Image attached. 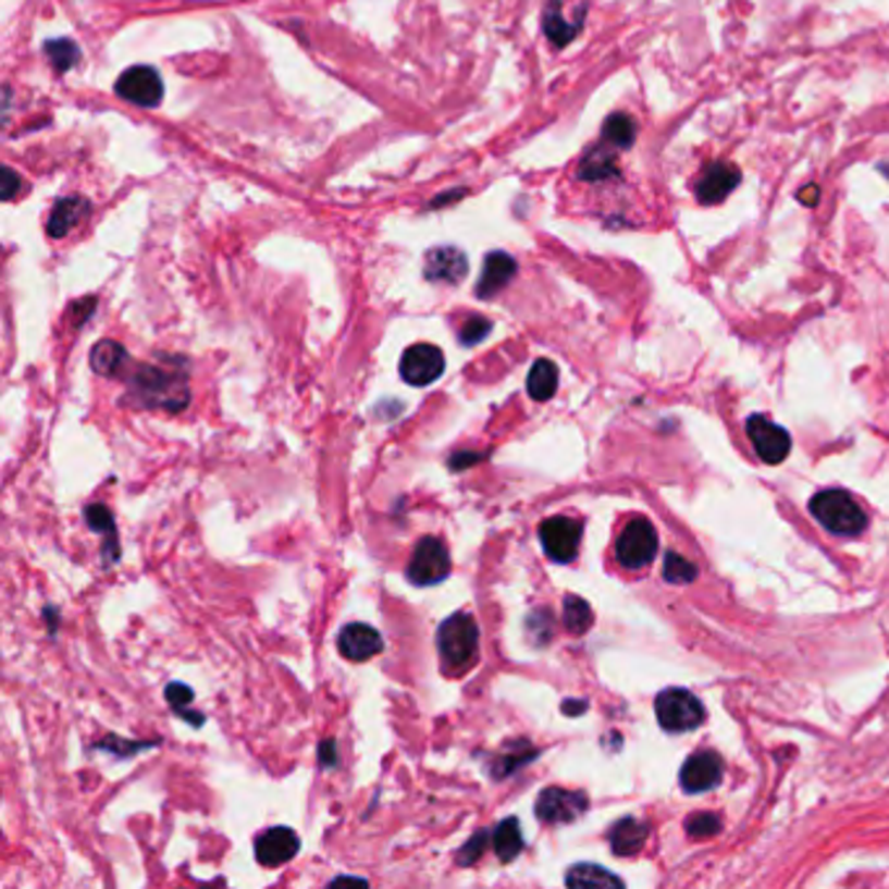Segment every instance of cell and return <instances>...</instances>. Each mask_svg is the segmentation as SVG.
I'll use <instances>...</instances> for the list:
<instances>
[{
    "instance_id": "1",
    "label": "cell",
    "mask_w": 889,
    "mask_h": 889,
    "mask_svg": "<svg viewBox=\"0 0 889 889\" xmlns=\"http://www.w3.org/2000/svg\"><path fill=\"white\" fill-rule=\"evenodd\" d=\"M478 623L476 618L467 614H454L441 623L436 631V644L441 652V660L449 670H465L467 665L476 660L478 652Z\"/></svg>"
},
{
    "instance_id": "2",
    "label": "cell",
    "mask_w": 889,
    "mask_h": 889,
    "mask_svg": "<svg viewBox=\"0 0 889 889\" xmlns=\"http://www.w3.org/2000/svg\"><path fill=\"white\" fill-rule=\"evenodd\" d=\"M816 522L835 535H859L866 527V514L845 491H819L808 504Z\"/></svg>"
},
{
    "instance_id": "3",
    "label": "cell",
    "mask_w": 889,
    "mask_h": 889,
    "mask_svg": "<svg viewBox=\"0 0 889 889\" xmlns=\"http://www.w3.org/2000/svg\"><path fill=\"white\" fill-rule=\"evenodd\" d=\"M657 723L670 733H687L704 723V704L687 689H665L655 700Z\"/></svg>"
},
{
    "instance_id": "4",
    "label": "cell",
    "mask_w": 889,
    "mask_h": 889,
    "mask_svg": "<svg viewBox=\"0 0 889 889\" xmlns=\"http://www.w3.org/2000/svg\"><path fill=\"white\" fill-rule=\"evenodd\" d=\"M134 392L141 397L144 405L170 407V410H181L190 399V392L183 376L173 379V373L160 371V368H141L134 379Z\"/></svg>"
},
{
    "instance_id": "5",
    "label": "cell",
    "mask_w": 889,
    "mask_h": 889,
    "mask_svg": "<svg viewBox=\"0 0 889 889\" xmlns=\"http://www.w3.org/2000/svg\"><path fill=\"white\" fill-rule=\"evenodd\" d=\"M452 571V558L446 551V543L441 538L428 535L415 545L410 564H407V577L418 588H433L444 582Z\"/></svg>"
},
{
    "instance_id": "6",
    "label": "cell",
    "mask_w": 889,
    "mask_h": 889,
    "mask_svg": "<svg viewBox=\"0 0 889 889\" xmlns=\"http://www.w3.org/2000/svg\"><path fill=\"white\" fill-rule=\"evenodd\" d=\"M657 556V532L650 519L637 517L616 540V558L627 569H642Z\"/></svg>"
},
{
    "instance_id": "7",
    "label": "cell",
    "mask_w": 889,
    "mask_h": 889,
    "mask_svg": "<svg viewBox=\"0 0 889 889\" xmlns=\"http://www.w3.org/2000/svg\"><path fill=\"white\" fill-rule=\"evenodd\" d=\"M540 543L548 553L551 561L569 564L575 561L582 543V524L571 517H551L540 524Z\"/></svg>"
},
{
    "instance_id": "8",
    "label": "cell",
    "mask_w": 889,
    "mask_h": 889,
    "mask_svg": "<svg viewBox=\"0 0 889 889\" xmlns=\"http://www.w3.org/2000/svg\"><path fill=\"white\" fill-rule=\"evenodd\" d=\"M584 812H588V795L582 790L545 788L535 803L538 819L545 825H569Z\"/></svg>"
},
{
    "instance_id": "9",
    "label": "cell",
    "mask_w": 889,
    "mask_h": 889,
    "mask_svg": "<svg viewBox=\"0 0 889 889\" xmlns=\"http://www.w3.org/2000/svg\"><path fill=\"white\" fill-rule=\"evenodd\" d=\"M741 183V170L733 162H709L704 164L694 181V196L704 207L726 201Z\"/></svg>"
},
{
    "instance_id": "10",
    "label": "cell",
    "mask_w": 889,
    "mask_h": 889,
    "mask_svg": "<svg viewBox=\"0 0 889 889\" xmlns=\"http://www.w3.org/2000/svg\"><path fill=\"white\" fill-rule=\"evenodd\" d=\"M118 97L138 104V108H157L164 97L162 78L151 65H134L115 82Z\"/></svg>"
},
{
    "instance_id": "11",
    "label": "cell",
    "mask_w": 889,
    "mask_h": 889,
    "mask_svg": "<svg viewBox=\"0 0 889 889\" xmlns=\"http://www.w3.org/2000/svg\"><path fill=\"white\" fill-rule=\"evenodd\" d=\"M399 373L412 386L433 384L444 373V353L436 345H428V342L407 347L405 355H402Z\"/></svg>"
},
{
    "instance_id": "12",
    "label": "cell",
    "mask_w": 889,
    "mask_h": 889,
    "mask_svg": "<svg viewBox=\"0 0 889 889\" xmlns=\"http://www.w3.org/2000/svg\"><path fill=\"white\" fill-rule=\"evenodd\" d=\"M749 439H752L756 454H760L762 462L767 465H780L782 459L788 457L790 452V433L782 425L773 423V420L762 418V415H754L746 423Z\"/></svg>"
},
{
    "instance_id": "13",
    "label": "cell",
    "mask_w": 889,
    "mask_h": 889,
    "mask_svg": "<svg viewBox=\"0 0 889 889\" xmlns=\"http://www.w3.org/2000/svg\"><path fill=\"white\" fill-rule=\"evenodd\" d=\"M300 838L289 827H272L256 840V861L261 866H282L298 855Z\"/></svg>"
},
{
    "instance_id": "14",
    "label": "cell",
    "mask_w": 889,
    "mask_h": 889,
    "mask_svg": "<svg viewBox=\"0 0 889 889\" xmlns=\"http://www.w3.org/2000/svg\"><path fill=\"white\" fill-rule=\"evenodd\" d=\"M723 780V760L715 752L691 754L681 769V786L687 793H704Z\"/></svg>"
},
{
    "instance_id": "15",
    "label": "cell",
    "mask_w": 889,
    "mask_h": 889,
    "mask_svg": "<svg viewBox=\"0 0 889 889\" xmlns=\"http://www.w3.org/2000/svg\"><path fill=\"white\" fill-rule=\"evenodd\" d=\"M381 650H384V639L368 623H347L339 631V652L347 660L366 663L371 657H376Z\"/></svg>"
},
{
    "instance_id": "16",
    "label": "cell",
    "mask_w": 889,
    "mask_h": 889,
    "mask_svg": "<svg viewBox=\"0 0 889 889\" xmlns=\"http://www.w3.org/2000/svg\"><path fill=\"white\" fill-rule=\"evenodd\" d=\"M467 274V256L454 246H441L425 256V276L431 282H459Z\"/></svg>"
},
{
    "instance_id": "17",
    "label": "cell",
    "mask_w": 889,
    "mask_h": 889,
    "mask_svg": "<svg viewBox=\"0 0 889 889\" xmlns=\"http://www.w3.org/2000/svg\"><path fill=\"white\" fill-rule=\"evenodd\" d=\"M517 274V261L511 259L509 254L504 251H493L489 254L483 267V276H480L476 293L478 298H493L498 289H504L511 282V276Z\"/></svg>"
},
{
    "instance_id": "18",
    "label": "cell",
    "mask_w": 889,
    "mask_h": 889,
    "mask_svg": "<svg viewBox=\"0 0 889 889\" xmlns=\"http://www.w3.org/2000/svg\"><path fill=\"white\" fill-rule=\"evenodd\" d=\"M582 18H584V11L575 18H566L561 0H548V5H545V13H543V29L556 48H564V45H569L571 39L579 35V29H582Z\"/></svg>"
},
{
    "instance_id": "19",
    "label": "cell",
    "mask_w": 889,
    "mask_h": 889,
    "mask_svg": "<svg viewBox=\"0 0 889 889\" xmlns=\"http://www.w3.org/2000/svg\"><path fill=\"white\" fill-rule=\"evenodd\" d=\"M647 835H650V829H647V825H644V822L631 819V816H627V819H618L616 825L610 827L608 840H610V848H614L616 855H621V859H629V855H637L639 851H642L644 842H647Z\"/></svg>"
},
{
    "instance_id": "20",
    "label": "cell",
    "mask_w": 889,
    "mask_h": 889,
    "mask_svg": "<svg viewBox=\"0 0 889 889\" xmlns=\"http://www.w3.org/2000/svg\"><path fill=\"white\" fill-rule=\"evenodd\" d=\"M618 175V160H616V149L608 147L603 141V147L590 149L584 155V160L579 162V177L590 183H601L608 181V177Z\"/></svg>"
},
{
    "instance_id": "21",
    "label": "cell",
    "mask_w": 889,
    "mask_h": 889,
    "mask_svg": "<svg viewBox=\"0 0 889 889\" xmlns=\"http://www.w3.org/2000/svg\"><path fill=\"white\" fill-rule=\"evenodd\" d=\"M491 842L502 864H509V861L517 859L524 848V838H522V829H519V822L514 819V816H509V819H504L502 825H496V829L491 832Z\"/></svg>"
},
{
    "instance_id": "22",
    "label": "cell",
    "mask_w": 889,
    "mask_h": 889,
    "mask_svg": "<svg viewBox=\"0 0 889 889\" xmlns=\"http://www.w3.org/2000/svg\"><path fill=\"white\" fill-rule=\"evenodd\" d=\"M566 885L577 889H601V887H623V881L616 874L605 872L603 866L595 864H577L566 874Z\"/></svg>"
},
{
    "instance_id": "23",
    "label": "cell",
    "mask_w": 889,
    "mask_h": 889,
    "mask_svg": "<svg viewBox=\"0 0 889 889\" xmlns=\"http://www.w3.org/2000/svg\"><path fill=\"white\" fill-rule=\"evenodd\" d=\"M556 386H558L556 363H551V360H538V363L532 366L530 376H527V392H530V397L535 402L551 399L553 394H556Z\"/></svg>"
},
{
    "instance_id": "24",
    "label": "cell",
    "mask_w": 889,
    "mask_h": 889,
    "mask_svg": "<svg viewBox=\"0 0 889 889\" xmlns=\"http://www.w3.org/2000/svg\"><path fill=\"white\" fill-rule=\"evenodd\" d=\"M126 360H128L126 350L113 339L97 342L95 350H91V368H95L97 373H102V376H118V371L126 366Z\"/></svg>"
},
{
    "instance_id": "25",
    "label": "cell",
    "mask_w": 889,
    "mask_h": 889,
    "mask_svg": "<svg viewBox=\"0 0 889 889\" xmlns=\"http://www.w3.org/2000/svg\"><path fill=\"white\" fill-rule=\"evenodd\" d=\"M84 209H87V201H82V199L58 201L55 209H52V214H50L48 233L52 235V238H61V235L69 233V230L74 227L78 220H82Z\"/></svg>"
},
{
    "instance_id": "26",
    "label": "cell",
    "mask_w": 889,
    "mask_h": 889,
    "mask_svg": "<svg viewBox=\"0 0 889 889\" xmlns=\"http://www.w3.org/2000/svg\"><path fill=\"white\" fill-rule=\"evenodd\" d=\"M637 138V121L627 113H614L603 126V141L614 149H629Z\"/></svg>"
},
{
    "instance_id": "27",
    "label": "cell",
    "mask_w": 889,
    "mask_h": 889,
    "mask_svg": "<svg viewBox=\"0 0 889 889\" xmlns=\"http://www.w3.org/2000/svg\"><path fill=\"white\" fill-rule=\"evenodd\" d=\"M87 524H89L95 532H102V535H108V548H102V553H104V556H108V561H115V558H118L115 519H113V514H110L108 506L91 504L89 509H87Z\"/></svg>"
},
{
    "instance_id": "28",
    "label": "cell",
    "mask_w": 889,
    "mask_h": 889,
    "mask_svg": "<svg viewBox=\"0 0 889 889\" xmlns=\"http://www.w3.org/2000/svg\"><path fill=\"white\" fill-rule=\"evenodd\" d=\"M564 627L571 631V634H584L592 627V608L582 597L569 595L564 601Z\"/></svg>"
},
{
    "instance_id": "29",
    "label": "cell",
    "mask_w": 889,
    "mask_h": 889,
    "mask_svg": "<svg viewBox=\"0 0 889 889\" xmlns=\"http://www.w3.org/2000/svg\"><path fill=\"white\" fill-rule=\"evenodd\" d=\"M164 696H168L170 707L175 709L177 715L183 717V720H190V726L199 728L203 723V715L201 713H190V700H194V691L188 687H183V683H170L168 689H164Z\"/></svg>"
},
{
    "instance_id": "30",
    "label": "cell",
    "mask_w": 889,
    "mask_h": 889,
    "mask_svg": "<svg viewBox=\"0 0 889 889\" xmlns=\"http://www.w3.org/2000/svg\"><path fill=\"white\" fill-rule=\"evenodd\" d=\"M663 577L668 579L670 584H689L696 579V566L687 561L683 556H678V553L670 551L668 556H665V564H663Z\"/></svg>"
},
{
    "instance_id": "31",
    "label": "cell",
    "mask_w": 889,
    "mask_h": 889,
    "mask_svg": "<svg viewBox=\"0 0 889 889\" xmlns=\"http://www.w3.org/2000/svg\"><path fill=\"white\" fill-rule=\"evenodd\" d=\"M45 52L58 71H71L78 61V48L71 39H52Z\"/></svg>"
},
{
    "instance_id": "32",
    "label": "cell",
    "mask_w": 889,
    "mask_h": 889,
    "mask_svg": "<svg viewBox=\"0 0 889 889\" xmlns=\"http://www.w3.org/2000/svg\"><path fill=\"white\" fill-rule=\"evenodd\" d=\"M720 816L717 814H691L687 819V832L691 838H713V835L720 832Z\"/></svg>"
},
{
    "instance_id": "33",
    "label": "cell",
    "mask_w": 889,
    "mask_h": 889,
    "mask_svg": "<svg viewBox=\"0 0 889 889\" xmlns=\"http://www.w3.org/2000/svg\"><path fill=\"white\" fill-rule=\"evenodd\" d=\"M489 334H491V321L483 319V316H470V319L462 324V329H459V342H462L465 347H472V345H478V342H483Z\"/></svg>"
},
{
    "instance_id": "34",
    "label": "cell",
    "mask_w": 889,
    "mask_h": 889,
    "mask_svg": "<svg viewBox=\"0 0 889 889\" xmlns=\"http://www.w3.org/2000/svg\"><path fill=\"white\" fill-rule=\"evenodd\" d=\"M491 840V832H478L472 835L470 840H467V845L459 851V864L462 866H472L480 855L485 853V842Z\"/></svg>"
},
{
    "instance_id": "35",
    "label": "cell",
    "mask_w": 889,
    "mask_h": 889,
    "mask_svg": "<svg viewBox=\"0 0 889 889\" xmlns=\"http://www.w3.org/2000/svg\"><path fill=\"white\" fill-rule=\"evenodd\" d=\"M337 764V743L334 741H324V746H321V767H334Z\"/></svg>"
},
{
    "instance_id": "36",
    "label": "cell",
    "mask_w": 889,
    "mask_h": 889,
    "mask_svg": "<svg viewBox=\"0 0 889 889\" xmlns=\"http://www.w3.org/2000/svg\"><path fill=\"white\" fill-rule=\"evenodd\" d=\"M5 186H3V199H13V196H16V188H18V177H16V173H13V170H5Z\"/></svg>"
},
{
    "instance_id": "37",
    "label": "cell",
    "mask_w": 889,
    "mask_h": 889,
    "mask_svg": "<svg viewBox=\"0 0 889 889\" xmlns=\"http://www.w3.org/2000/svg\"><path fill=\"white\" fill-rule=\"evenodd\" d=\"M799 201H803V203H808V207H814V203H816V201H819V188H816V186H814V183H812V186L801 188V190H799Z\"/></svg>"
},
{
    "instance_id": "38",
    "label": "cell",
    "mask_w": 889,
    "mask_h": 889,
    "mask_svg": "<svg viewBox=\"0 0 889 889\" xmlns=\"http://www.w3.org/2000/svg\"><path fill=\"white\" fill-rule=\"evenodd\" d=\"M564 713L566 715H582L584 709H588V702H579V700H569V702H564Z\"/></svg>"
},
{
    "instance_id": "39",
    "label": "cell",
    "mask_w": 889,
    "mask_h": 889,
    "mask_svg": "<svg viewBox=\"0 0 889 889\" xmlns=\"http://www.w3.org/2000/svg\"><path fill=\"white\" fill-rule=\"evenodd\" d=\"M478 459H480L478 454H470V457H465V454H457V457H452L449 465L454 467V470H457V467H459V470H462V467H467L470 462H478Z\"/></svg>"
}]
</instances>
